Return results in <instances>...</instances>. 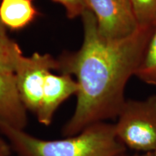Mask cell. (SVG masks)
Here are the masks:
<instances>
[{"mask_svg":"<svg viewBox=\"0 0 156 156\" xmlns=\"http://www.w3.org/2000/svg\"><path fill=\"white\" fill-rule=\"evenodd\" d=\"M0 35L1 36H7V34H6V28L5 25L2 24V23L0 20Z\"/></svg>","mask_w":156,"mask_h":156,"instance_id":"cell-15","label":"cell"},{"mask_svg":"<svg viewBox=\"0 0 156 156\" xmlns=\"http://www.w3.org/2000/svg\"><path fill=\"white\" fill-rule=\"evenodd\" d=\"M118 156H153V152H151V153H142V154H136V155H127L124 153Z\"/></svg>","mask_w":156,"mask_h":156,"instance_id":"cell-14","label":"cell"},{"mask_svg":"<svg viewBox=\"0 0 156 156\" xmlns=\"http://www.w3.org/2000/svg\"><path fill=\"white\" fill-rule=\"evenodd\" d=\"M134 76L148 85L156 86V25Z\"/></svg>","mask_w":156,"mask_h":156,"instance_id":"cell-9","label":"cell"},{"mask_svg":"<svg viewBox=\"0 0 156 156\" xmlns=\"http://www.w3.org/2000/svg\"><path fill=\"white\" fill-rule=\"evenodd\" d=\"M64 7L66 15L69 19L81 17L88 9L87 0H53Z\"/></svg>","mask_w":156,"mask_h":156,"instance_id":"cell-12","label":"cell"},{"mask_svg":"<svg viewBox=\"0 0 156 156\" xmlns=\"http://www.w3.org/2000/svg\"><path fill=\"white\" fill-rule=\"evenodd\" d=\"M0 134L17 156H118L126 149L117 137L114 124L106 122L90 126L76 135L48 140L0 119Z\"/></svg>","mask_w":156,"mask_h":156,"instance_id":"cell-2","label":"cell"},{"mask_svg":"<svg viewBox=\"0 0 156 156\" xmlns=\"http://www.w3.org/2000/svg\"><path fill=\"white\" fill-rule=\"evenodd\" d=\"M153 156H156V150L153 152Z\"/></svg>","mask_w":156,"mask_h":156,"instance_id":"cell-16","label":"cell"},{"mask_svg":"<svg viewBox=\"0 0 156 156\" xmlns=\"http://www.w3.org/2000/svg\"><path fill=\"white\" fill-rule=\"evenodd\" d=\"M129 1L140 26H155L156 25V0Z\"/></svg>","mask_w":156,"mask_h":156,"instance_id":"cell-11","label":"cell"},{"mask_svg":"<svg viewBox=\"0 0 156 156\" xmlns=\"http://www.w3.org/2000/svg\"><path fill=\"white\" fill-rule=\"evenodd\" d=\"M23 55L22 50L16 42L7 36L0 35V71L14 74Z\"/></svg>","mask_w":156,"mask_h":156,"instance_id":"cell-10","label":"cell"},{"mask_svg":"<svg viewBox=\"0 0 156 156\" xmlns=\"http://www.w3.org/2000/svg\"><path fill=\"white\" fill-rule=\"evenodd\" d=\"M12 151L9 142L0 136V156H10Z\"/></svg>","mask_w":156,"mask_h":156,"instance_id":"cell-13","label":"cell"},{"mask_svg":"<svg viewBox=\"0 0 156 156\" xmlns=\"http://www.w3.org/2000/svg\"><path fill=\"white\" fill-rule=\"evenodd\" d=\"M81 18L80 48L57 58L58 71L74 76L78 85L75 112L62 129L64 136L76 135L90 126L118 117L126 101V84L135 75L155 26H140L128 38L110 41L99 34L90 9Z\"/></svg>","mask_w":156,"mask_h":156,"instance_id":"cell-1","label":"cell"},{"mask_svg":"<svg viewBox=\"0 0 156 156\" xmlns=\"http://www.w3.org/2000/svg\"><path fill=\"white\" fill-rule=\"evenodd\" d=\"M77 91V81L72 75L48 73L45 80L41 103L35 115L38 122L42 125H51L58 107Z\"/></svg>","mask_w":156,"mask_h":156,"instance_id":"cell-6","label":"cell"},{"mask_svg":"<svg viewBox=\"0 0 156 156\" xmlns=\"http://www.w3.org/2000/svg\"><path fill=\"white\" fill-rule=\"evenodd\" d=\"M94 15L99 34L106 40L118 41L140 28L129 0H87Z\"/></svg>","mask_w":156,"mask_h":156,"instance_id":"cell-5","label":"cell"},{"mask_svg":"<svg viewBox=\"0 0 156 156\" xmlns=\"http://www.w3.org/2000/svg\"><path fill=\"white\" fill-rule=\"evenodd\" d=\"M34 0H0V20L6 28H25L38 17Z\"/></svg>","mask_w":156,"mask_h":156,"instance_id":"cell-8","label":"cell"},{"mask_svg":"<svg viewBox=\"0 0 156 156\" xmlns=\"http://www.w3.org/2000/svg\"><path fill=\"white\" fill-rule=\"evenodd\" d=\"M114 124L118 139L142 153L156 150V95L144 100H126Z\"/></svg>","mask_w":156,"mask_h":156,"instance_id":"cell-3","label":"cell"},{"mask_svg":"<svg viewBox=\"0 0 156 156\" xmlns=\"http://www.w3.org/2000/svg\"><path fill=\"white\" fill-rule=\"evenodd\" d=\"M58 61L49 54L23 55L15 71L17 90L25 108L36 114L41 103L46 75L58 69Z\"/></svg>","mask_w":156,"mask_h":156,"instance_id":"cell-4","label":"cell"},{"mask_svg":"<svg viewBox=\"0 0 156 156\" xmlns=\"http://www.w3.org/2000/svg\"><path fill=\"white\" fill-rule=\"evenodd\" d=\"M27 113L20 98L15 74L0 71V119L25 129L28 122Z\"/></svg>","mask_w":156,"mask_h":156,"instance_id":"cell-7","label":"cell"}]
</instances>
